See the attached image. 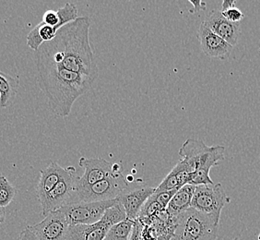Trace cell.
Returning a JSON list of instances; mask_svg holds the SVG:
<instances>
[{
  "instance_id": "obj_24",
  "label": "cell",
  "mask_w": 260,
  "mask_h": 240,
  "mask_svg": "<svg viewBox=\"0 0 260 240\" xmlns=\"http://www.w3.org/2000/svg\"><path fill=\"white\" fill-rule=\"evenodd\" d=\"M221 14L225 18L226 20H229L233 23H239L241 20L245 18L244 13L237 8H232L229 10L221 11Z\"/></svg>"
},
{
  "instance_id": "obj_20",
  "label": "cell",
  "mask_w": 260,
  "mask_h": 240,
  "mask_svg": "<svg viewBox=\"0 0 260 240\" xmlns=\"http://www.w3.org/2000/svg\"><path fill=\"white\" fill-rule=\"evenodd\" d=\"M17 190L11 185L5 175L0 174V206L7 207L13 200Z\"/></svg>"
},
{
  "instance_id": "obj_13",
  "label": "cell",
  "mask_w": 260,
  "mask_h": 240,
  "mask_svg": "<svg viewBox=\"0 0 260 240\" xmlns=\"http://www.w3.org/2000/svg\"><path fill=\"white\" fill-rule=\"evenodd\" d=\"M155 192V189L149 186H142L134 190H125L116 199L125 209L126 218L135 221L139 218L140 211L146 201Z\"/></svg>"
},
{
  "instance_id": "obj_12",
  "label": "cell",
  "mask_w": 260,
  "mask_h": 240,
  "mask_svg": "<svg viewBox=\"0 0 260 240\" xmlns=\"http://www.w3.org/2000/svg\"><path fill=\"white\" fill-rule=\"evenodd\" d=\"M198 39L200 41L202 52L210 57L226 59L230 56L234 49V46L211 32L203 22L200 24Z\"/></svg>"
},
{
  "instance_id": "obj_23",
  "label": "cell",
  "mask_w": 260,
  "mask_h": 240,
  "mask_svg": "<svg viewBox=\"0 0 260 240\" xmlns=\"http://www.w3.org/2000/svg\"><path fill=\"white\" fill-rule=\"evenodd\" d=\"M42 22L45 23L46 25L51 26V27H54L56 30L60 29L62 25H61L60 19H59V16L57 11L55 10H47L45 11V14L43 16V20Z\"/></svg>"
},
{
  "instance_id": "obj_28",
  "label": "cell",
  "mask_w": 260,
  "mask_h": 240,
  "mask_svg": "<svg viewBox=\"0 0 260 240\" xmlns=\"http://www.w3.org/2000/svg\"><path fill=\"white\" fill-rule=\"evenodd\" d=\"M236 1L235 0H223L221 3V11L235 8Z\"/></svg>"
},
{
  "instance_id": "obj_31",
  "label": "cell",
  "mask_w": 260,
  "mask_h": 240,
  "mask_svg": "<svg viewBox=\"0 0 260 240\" xmlns=\"http://www.w3.org/2000/svg\"><path fill=\"white\" fill-rule=\"evenodd\" d=\"M257 240H260V233L259 235H258V236H257Z\"/></svg>"
},
{
  "instance_id": "obj_11",
  "label": "cell",
  "mask_w": 260,
  "mask_h": 240,
  "mask_svg": "<svg viewBox=\"0 0 260 240\" xmlns=\"http://www.w3.org/2000/svg\"><path fill=\"white\" fill-rule=\"evenodd\" d=\"M79 165L84 169V173L77 178V190L94 185L113 174V164L103 158L88 159L86 157H81Z\"/></svg>"
},
{
  "instance_id": "obj_21",
  "label": "cell",
  "mask_w": 260,
  "mask_h": 240,
  "mask_svg": "<svg viewBox=\"0 0 260 240\" xmlns=\"http://www.w3.org/2000/svg\"><path fill=\"white\" fill-rule=\"evenodd\" d=\"M164 207L160 205V202L156 199L154 193L150 196L148 200L146 201L145 204L142 207L140 211L139 218H147V217H151L160 213V211H164ZM138 218V219H139Z\"/></svg>"
},
{
  "instance_id": "obj_10",
  "label": "cell",
  "mask_w": 260,
  "mask_h": 240,
  "mask_svg": "<svg viewBox=\"0 0 260 240\" xmlns=\"http://www.w3.org/2000/svg\"><path fill=\"white\" fill-rule=\"evenodd\" d=\"M69 227L61 210L51 212L42 222L29 226L37 240H66Z\"/></svg>"
},
{
  "instance_id": "obj_25",
  "label": "cell",
  "mask_w": 260,
  "mask_h": 240,
  "mask_svg": "<svg viewBox=\"0 0 260 240\" xmlns=\"http://www.w3.org/2000/svg\"><path fill=\"white\" fill-rule=\"evenodd\" d=\"M157 233L155 229L149 225H143L141 231V240H157Z\"/></svg>"
},
{
  "instance_id": "obj_22",
  "label": "cell",
  "mask_w": 260,
  "mask_h": 240,
  "mask_svg": "<svg viewBox=\"0 0 260 240\" xmlns=\"http://www.w3.org/2000/svg\"><path fill=\"white\" fill-rule=\"evenodd\" d=\"M35 29L37 31L38 35L40 37L41 41L43 42V44L53 40L55 38V35H56V32H57V30L54 27L46 25L43 22H40L38 25L35 26Z\"/></svg>"
},
{
  "instance_id": "obj_7",
  "label": "cell",
  "mask_w": 260,
  "mask_h": 240,
  "mask_svg": "<svg viewBox=\"0 0 260 240\" xmlns=\"http://www.w3.org/2000/svg\"><path fill=\"white\" fill-rule=\"evenodd\" d=\"M128 183L122 173H113L94 185L77 190L79 201L93 202L115 200L127 190Z\"/></svg>"
},
{
  "instance_id": "obj_15",
  "label": "cell",
  "mask_w": 260,
  "mask_h": 240,
  "mask_svg": "<svg viewBox=\"0 0 260 240\" xmlns=\"http://www.w3.org/2000/svg\"><path fill=\"white\" fill-rule=\"evenodd\" d=\"M66 173V168L61 167L56 162H52L45 169L40 171V179L36 187L38 200L45 197L55 188Z\"/></svg>"
},
{
  "instance_id": "obj_19",
  "label": "cell",
  "mask_w": 260,
  "mask_h": 240,
  "mask_svg": "<svg viewBox=\"0 0 260 240\" xmlns=\"http://www.w3.org/2000/svg\"><path fill=\"white\" fill-rule=\"evenodd\" d=\"M134 221L125 219L111 228L105 240H129Z\"/></svg>"
},
{
  "instance_id": "obj_3",
  "label": "cell",
  "mask_w": 260,
  "mask_h": 240,
  "mask_svg": "<svg viewBox=\"0 0 260 240\" xmlns=\"http://www.w3.org/2000/svg\"><path fill=\"white\" fill-rule=\"evenodd\" d=\"M220 221L190 207L176 217L172 240H217Z\"/></svg>"
},
{
  "instance_id": "obj_27",
  "label": "cell",
  "mask_w": 260,
  "mask_h": 240,
  "mask_svg": "<svg viewBox=\"0 0 260 240\" xmlns=\"http://www.w3.org/2000/svg\"><path fill=\"white\" fill-rule=\"evenodd\" d=\"M18 240H37L35 237V234L30 230L29 226H27L24 230L20 232Z\"/></svg>"
},
{
  "instance_id": "obj_14",
  "label": "cell",
  "mask_w": 260,
  "mask_h": 240,
  "mask_svg": "<svg viewBox=\"0 0 260 240\" xmlns=\"http://www.w3.org/2000/svg\"><path fill=\"white\" fill-rule=\"evenodd\" d=\"M203 23L232 46L237 45L240 35V25L239 23H233L226 20L221 14V11L211 10L206 16Z\"/></svg>"
},
{
  "instance_id": "obj_26",
  "label": "cell",
  "mask_w": 260,
  "mask_h": 240,
  "mask_svg": "<svg viewBox=\"0 0 260 240\" xmlns=\"http://www.w3.org/2000/svg\"><path fill=\"white\" fill-rule=\"evenodd\" d=\"M143 228V225H141L140 221H134V225L132 228V232L130 235L129 240H141V231Z\"/></svg>"
},
{
  "instance_id": "obj_4",
  "label": "cell",
  "mask_w": 260,
  "mask_h": 240,
  "mask_svg": "<svg viewBox=\"0 0 260 240\" xmlns=\"http://www.w3.org/2000/svg\"><path fill=\"white\" fill-rule=\"evenodd\" d=\"M224 146H208L202 140L188 139L179 150L181 159L178 162L191 174L199 168L211 169L218 162L224 159Z\"/></svg>"
},
{
  "instance_id": "obj_16",
  "label": "cell",
  "mask_w": 260,
  "mask_h": 240,
  "mask_svg": "<svg viewBox=\"0 0 260 240\" xmlns=\"http://www.w3.org/2000/svg\"><path fill=\"white\" fill-rule=\"evenodd\" d=\"M196 186L185 184L177 190L170 200L166 210L173 217L176 218L191 207V202L195 192Z\"/></svg>"
},
{
  "instance_id": "obj_30",
  "label": "cell",
  "mask_w": 260,
  "mask_h": 240,
  "mask_svg": "<svg viewBox=\"0 0 260 240\" xmlns=\"http://www.w3.org/2000/svg\"><path fill=\"white\" fill-rule=\"evenodd\" d=\"M172 238H173L172 235H161L159 236L157 240H172Z\"/></svg>"
},
{
  "instance_id": "obj_18",
  "label": "cell",
  "mask_w": 260,
  "mask_h": 240,
  "mask_svg": "<svg viewBox=\"0 0 260 240\" xmlns=\"http://www.w3.org/2000/svg\"><path fill=\"white\" fill-rule=\"evenodd\" d=\"M189 174L184 169V167L178 162L170 173L165 176L155 189V193L170 191V190H179L183 186L187 184Z\"/></svg>"
},
{
  "instance_id": "obj_8",
  "label": "cell",
  "mask_w": 260,
  "mask_h": 240,
  "mask_svg": "<svg viewBox=\"0 0 260 240\" xmlns=\"http://www.w3.org/2000/svg\"><path fill=\"white\" fill-rule=\"evenodd\" d=\"M117 199L93 202L78 201L64 206L60 210L65 215L66 220L70 226L92 225L100 220L106 210L115 205Z\"/></svg>"
},
{
  "instance_id": "obj_17",
  "label": "cell",
  "mask_w": 260,
  "mask_h": 240,
  "mask_svg": "<svg viewBox=\"0 0 260 240\" xmlns=\"http://www.w3.org/2000/svg\"><path fill=\"white\" fill-rule=\"evenodd\" d=\"M20 80L18 76H10L0 70V106L9 107L12 105L18 93Z\"/></svg>"
},
{
  "instance_id": "obj_29",
  "label": "cell",
  "mask_w": 260,
  "mask_h": 240,
  "mask_svg": "<svg viewBox=\"0 0 260 240\" xmlns=\"http://www.w3.org/2000/svg\"><path fill=\"white\" fill-rule=\"evenodd\" d=\"M6 220V210L4 207L0 206V224H3Z\"/></svg>"
},
{
  "instance_id": "obj_2",
  "label": "cell",
  "mask_w": 260,
  "mask_h": 240,
  "mask_svg": "<svg viewBox=\"0 0 260 240\" xmlns=\"http://www.w3.org/2000/svg\"><path fill=\"white\" fill-rule=\"evenodd\" d=\"M37 82L58 117L69 116L77 99L90 90L95 79L66 70L49 61L35 57Z\"/></svg>"
},
{
  "instance_id": "obj_9",
  "label": "cell",
  "mask_w": 260,
  "mask_h": 240,
  "mask_svg": "<svg viewBox=\"0 0 260 240\" xmlns=\"http://www.w3.org/2000/svg\"><path fill=\"white\" fill-rule=\"evenodd\" d=\"M228 197L221 184L196 187L191 207L220 221V214L228 202Z\"/></svg>"
},
{
  "instance_id": "obj_6",
  "label": "cell",
  "mask_w": 260,
  "mask_h": 240,
  "mask_svg": "<svg viewBox=\"0 0 260 240\" xmlns=\"http://www.w3.org/2000/svg\"><path fill=\"white\" fill-rule=\"evenodd\" d=\"M77 176L75 167L69 166L66 173L55 188L39 200L42 215L46 216L51 212L60 210L64 206L78 202Z\"/></svg>"
},
{
  "instance_id": "obj_5",
  "label": "cell",
  "mask_w": 260,
  "mask_h": 240,
  "mask_svg": "<svg viewBox=\"0 0 260 240\" xmlns=\"http://www.w3.org/2000/svg\"><path fill=\"white\" fill-rule=\"evenodd\" d=\"M125 219V209L117 200L115 205L106 210L100 220L94 224L70 226L66 240H105L111 228Z\"/></svg>"
},
{
  "instance_id": "obj_1",
  "label": "cell",
  "mask_w": 260,
  "mask_h": 240,
  "mask_svg": "<svg viewBox=\"0 0 260 240\" xmlns=\"http://www.w3.org/2000/svg\"><path fill=\"white\" fill-rule=\"evenodd\" d=\"M90 27L89 17H79L58 29L53 40L41 45L35 57L96 80L99 70L90 46Z\"/></svg>"
}]
</instances>
